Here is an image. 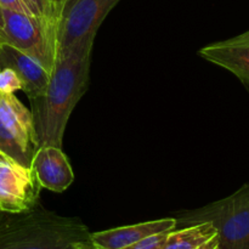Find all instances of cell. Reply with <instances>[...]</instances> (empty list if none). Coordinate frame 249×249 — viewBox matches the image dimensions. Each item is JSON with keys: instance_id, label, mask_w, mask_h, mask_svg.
<instances>
[{"instance_id": "6da1fadb", "label": "cell", "mask_w": 249, "mask_h": 249, "mask_svg": "<svg viewBox=\"0 0 249 249\" xmlns=\"http://www.w3.org/2000/svg\"><path fill=\"white\" fill-rule=\"evenodd\" d=\"M92 46L94 41H85L58 56L45 91L29 99L39 146L62 147L68 119L89 84Z\"/></svg>"}, {"instance_id": "7a4b0ae2", "label": "cell", "mask_w": 249, "mask_h": 249, "mask_svg": "<svg viewBox=\"0 0 249 249\" xmlns=\"http://www.w3.org/2000/svg\"><path fill=\"white\" fill-rule=\"evenodd\" d=\"M90 240L80 219L62 216L38 206L0 216V249H79Z\"/></svg>"}, {"instance_id": "3957f363", "label": "cell", "mask_w": 249, "mask_h": 249, "mask_svg": "<svg viewBox=\"0 0 249 249\" xmlns=\"http://www.w3.org/2000/svg\"><path fill=\"white\" fill-rule=\"evenodd\" d=\"M175 219L182 228L211 223L218 232V249H249V182L225 198L180 212Z\"/></svg>"}, {"instance_id": "277c9868", "label": "cell", "mask_w": 249, "mask_h": 249, "mask_svg": "<svg viewBox=\"0 0 249 249\" xmlns=\"http://www.w3.org/2000/svg\"><path fill=\"white\" fill-rule=\"evenodd\" d=\"M2 17L0 44H7L31 56L51 73L57 53L55 21L5 9Z\"/></svg>"}, {"instance_id": "5b68a950", "label": "cell", "mask_w": 249, "mask_h": 249, "mask_svg": "<svg viewBox=\"0 0 249 249\" xmlns=\"http://www.w3.org/2000/svg\"><path fill=\"white\" fill-rule=\"evenodd\" d=\"M118 2L119 0H56V58L79 44L95 41L100 26Z\"/></svg>"}, {"instance_id": "8992f818", "label": "cell", "mask_w": 249, "mask_h": 249, "mask_svg": "<svg viewBox=\"0 0 249 249\" xmlns=\"http://www.w3.org/2000/svg\"><path fill=\"white\" fill-rule=\"evenodd\" d=\"M40 184L34 170L0 151V212L18 214L39 204Z\"/></svg>"}, {"instance_id": "52a82bcc", "label": "cell", "mask_w": 249, "mask_h": 249, "mask_svg": "<svg viewBox=\"0 0 249 249\" xmlns=\"http://www.w3.org/2000/svg\"><path fill=\"white\" fill-rule=\"evenodd\" d=\"M199 56L232 73L249 91V29L232 38L203 46Z\"/></svg>"}, {"instance_id": "ba28073f", "label": "cell", "mask_w": 249, "mask_h": 249, "mask_svg": "<svg viewBox=\"0 0 249 249\" xmlns=\"http://www.w3.org/2000/svg\"><path fill=\"white\" fill-rule=\"evenodd\" d=\"M32 169L41 189L56 194L65 192L74 181L70 160L62 147L57 146H39L32 160Z\"/></svg>"}, {"instance_id": "9c48e42d", "label": "cell", "mask_w": 249, "mask_h": 249, "mask_svg": "<svg viewBox=\"0 0 249 249\" xmlns=\"http://www.w3.org/2000/svg\"><path fill=\"white\" fill-rule=\"evenodd\" d=\"M11 68L22 83V90L28 99L39 96L45 91L50 73L36 60L17 49L0 44V70Z\"/></svg>"}, {"instance_id": "30bf717a", "label": "cell", "mask_w": 249, "mask_h": 249, "mask_svg": "<svg viewBox=\"0 0 249 249\" xmlns=\"http://www.w3.org/2000/svg\"><path fill=\"white\" fill-rule=\"evenodd\" d=\"M177 226L175 218L145 221L135 225L122 226V228L90 233V241L97 249H122L148 236L160 232H169L175 230Z\"/></svg>"}, {"instance_id": "8fae6325", "label": "cell", "mask_w": 249, "mask_h": 249, "mask_svg": "<svg viewBox=\"0 0 249 249\" xmlns=\"http://www.w3.org/2000/svg\"><path fill=\"white\" fill-rule=\"evenodd\" d=\"M0 119L5 128L24 146L36 153L39 143L32 112L14 94L0 92Z\"/></svg>"}, {"instance_id": "7c38bea8", "label": "cell", "mask_w": 249, "mask_h": 249, "mask_svg": "<svg viewBox=\"0 0 249 249\" xmlns=\"http://www.w3.org/2000/svg\"><path fill=\"white\" fill-rule=\"evenodd\" d=\"M218 235L211 223H199L185 226L181 230L168 233L162 249H197Z\"/></svg>"}, {"instance_id": "4fadbf2b", "label": "cell", "mask_w": 249, "mask_h": 249, "mask_svg": "<svg viewBox=\"0 0 249 249\" xmlns=\"http://www.w3.org/2000/svg\"><path fill=\"white\" fill-rule=\"evenodd\" d=\"M0 151L6 155L11 156L14 160L19 162L26 167L32 168V160H33L34 153L24 147L2 124L0 119Z\"/></svg>"}, {"instance_id": "5bb4252c", "label": "cell", "mask_w": 249, "mask_h": 249, "mask_svg": "<svg viewBox=\"0 0 249 249\" xmlns=\"http://www.w3.org/2000/svg\"><path fill=\"white\" fill-rule=\"evenodd\" d=\"M33 16L55 21L56 0H22Z\"/></svg>"}, {"instance_id": "9a60e30c", "label": "cell", "mask_w": 249, "mask_h": 249, "mask_svg": "<svg viewBox=\"0 0 249 249\" xmlns=\"http://www.w3.org/2000/svg\"><path fill=\"white\" fill-rule=\"evenodd\" d=\"M17 90H22V83L15 71L11 68L0 70V92L14 94Z\"/></svg>"}, {"instance_id": "2e32d148", "label": "cell", "mask_w": 249, "mask_h": 249, "mask_svg": "<svg viewBox=\"0 0 249 249\" xmlns=\"http://www.w3.org/2000/svg\"><path fill=\"white\" fill-rule=\"evenodd\" d=\"M169 232H160L152 236H148V237L143 238V240L138 241V242L122 249H162Z\"/></svg>"}, {"instance_id": "e0dca14e", "label": "cell", "mask_w": 249, "mask_h": 249, "mask_svg": "<svg viewBox=\"0 0 249 249\" xmlns=\"http://www.w3.org/2000/svg\"><path fill=\"white\" fill-rule=\"evenodd\" d=\"M0 6H1V9L5 10H11V11L32 15L28 7L26 6V4L22 0H0Z\"/></svg>"}, {"instance_id": "ac0fdd59", "label": "cell", "mask_w": 249, "mask_h": 249, "mask_svg": "<svg viewBox=\"0 0 249 249\" xmlns=\"http://www.w3.org/2000/svg\"><path fill=\"white\" fill-rule=\"evenodd\" d=\"M218 248H219V238H218V235H216L215 237H213L211 241H208V242L204 243L203 246H201V247L197 249H218Z\"/></svg>"}, {"instance_id": "d6986e66", "label": "cell", "mask_w": 249, "mask_h": 249, "mask_svg": "<svg viewBox=\"0 0 249 249\" xmlns=\"http://www.w3.org/2000/svg\"><path fill=\"white\" fill-rule=\"evenodd\" d=\"M79 249H97V248L95 247V246L91 243V241L89 240V241H85L84 243H82Z\"/></svg>"}, {"instance_id": "ffe728a7", "label": "cell", "mask_w": 249, "mask_h": 249, "mask_svg": "<svg viewBox=\"0 0 249 249\" xmlns=\"http://www.w3.org/2000/svg\"><path fill=\"white\" fill-rule=\"evenodd\" d=\"M4 26V17H2V9L1 6H0V28Z\"/></svg>"}]
</instances>
